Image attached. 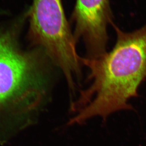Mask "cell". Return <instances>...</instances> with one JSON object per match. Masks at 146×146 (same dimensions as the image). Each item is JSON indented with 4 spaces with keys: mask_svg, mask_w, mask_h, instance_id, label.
I'll return each mask as SVG.
<instances>
[{
    "mask_svg": "<svg viewBox=\"0 0 146 146\" xmlns=\"http://www.w3.org/2000/svg\"><path fill=\"white\" fill-rule=\"evenodd\" d=\"M111 14L109 0H76L73 13L74 36L76 40H83L86 58H98L107 52V27Z\"/></svg>",
    "mask_w": 146,
    "mask_h": 146,
    "instance_id": "obj_4",
    "label": "cell"
},
{
    "mask_svg": "<svg viewBox=\"0 0 146 146\" xmlns=\"http://www.w3.org/2000/svg\"><path fill=\"white\" fill-rule=\"evenodd\" d=\"M41 62L36 53L21 50L11 32L0 30V110L37 104L44 83Z\"/></svg>",
    "mask_w": 146,
    "mask_h": 146,
    "instance_id": "obj_3",
    "label": "cell"
},
{
    "mask_svg": "<svg viewBox=\"0 0 146 146\" xmlns=\"http://www.w3.org/2000/svg\"><path fill=\"white\" fill-rule=\"evenodd\" d=\"M29 18L31 40L61 68L73 89L74 77L80 74L82 63L61 0H34Z\"/></svg>",
    "mask_w": 146,
    "mask_h": 146,
    "instance_id": "obj_2",
    "label": "cell"
},
{
    "mask_svg": "<svg viewBox=\"0 0 146 146\" xmlns=\"http://www.w3.org/2000/svg\"><path fill=\"white\" fill-rule=\"evenodd\" d=\"M113 25L117 38L112 50L98 58H81L92 83L73 104L72 109L78 112L70 125L97 116L105 120L115 112L132 110L129 101L138 96L146 80V25L131 32Z\"/></svg>",
    "mask_w": 146,
    "mask_h": 146,
    "instance_id": "obj_1",
    "label": "cell"
}]
</instances>
